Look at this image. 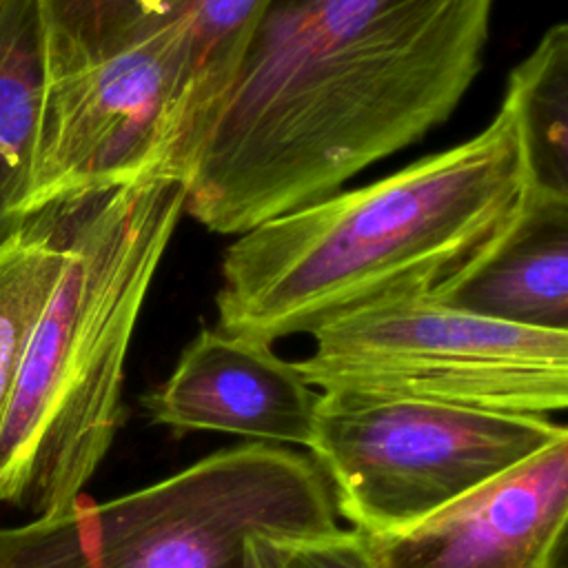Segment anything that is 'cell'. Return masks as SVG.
Returning a JSON list of instances; mask_svg holds the SVG:
<instances>
[{"mask_svg": "<svg viewBox=\"0 0 568 568\" xmlns=\"http://www.w3.org/2000/svg\"><path fill=\"white\" fill-rule=\"evenodd\" d=\"M184 195L182 178L158 173L75 202L64 266L0 426L2 504L62 510L106 457L124 419L131 337Z\"/></svg>", "mask_w": 568, "mask_h": 568, "instance_id": "obj_3", "label": "cell"}, {"mask_svg": "<svg viewBox=\"0 0 568 568\" xmlns=\"http://www.w3.org/2000/svg\"><path fill=\"white\" fill-rule=\"evenodd\" d=\"M568 437L422 524L364 537L377 568H566Z\"/></svg>", "mask_w": 568, "mask_h": 568, "instance_id": "obj_8", "label": "cell"}, {"mask_svg": "<svg viewBox=\"0 0 568 568\" xmlns=\"http://www.w3.org/2000/svg\"><path fill=\"white\" fill-rule=\"evenodd\" d=\"M49 82L104 67L180 104L193 153L264 0H38ZM193 160V158H191Z\"/></svg>", "mask_w": 568, "mask_h": 568, "instance_id": "obj_7", "label": "cell"}, {"mask_svg": "<svg viewBox=\"0 0 568 568\" xmlns=\"http://www.w3.org/2000/svg\"><path fill=\"white\" fill-rule=\"evenodd\" d=\"M73 206L38 213L24 235L0 253V426L33 328L64 266Z\"/></svg>", "mask_w": 568, "mask_h": 568, "instance_id": "obj_13", "label": "cell"}, {"mask_svg": "<svg viewBox=\"0 0 568 568\" xmlns=\"http://www.w3.org/2000/svg\"><path fill=\"white\" fill-rule=\"evenodd\" d=\"M495 0H264L184 175V213L240 235L315 204L457 109Z\"/></svg>", "mask_w": 568, "mask_h": 568, "instance_id": "obj_1", "label": "cell"}, {"mask_svg": "<svg viewBox=\"0 0 568 568\" xmlns=\"http://www.w3.org/2000/svg\"><path fill=\"white\" fill-rule=\"evenodd\" d=\"M568 437L544 415L320 393L311 459L364 537L395 535Z\"/></svg>", "mask_w": 568, "mask_h": 568, "instance_id": "obj_6", "label": "cell"}, {"mask_svg": "<svg viewBox=\"0 0 568 568\" xmlns=\"http://www.w3.org/2000/svg\"><path fill=\"white\" fill-rule=\"evenodd\" d=\"M526 197L501 104L466 142L240 233L220 266L217 328L273 344L379 302L433 297L504 237Z\"/></svg>", "mask_w": 568, "mask_h": 568, "instance_id": "obj_2", "label": "cell"}, {"mask_svg": "<svg viewBox=\"0 0 568 568\" xmlns=\"http://www.w3.org/2000/svg\"><path fill=\"white\" fill-rule=\"evenodd\" d=\"M430 300L504 324L568 331V200L528 189L504 237Z\"/></svg>", "mask_w": 568, "mask_h": 568, "instance_id": "obj_10", "label": "cell"}, {"mask_svg": "<svg viewBox=\"0 0 568 568\" xmlns=\"http://www.w3.org/2000/svg\"><path fill=\"white\" fill-rule=\"evenodd\" d=\"M246 564L248 568H377L366 539L339 526L295 537L255 535L248 539Z\"/></svg>", "mask_w": 568, "mask_h": 568, "instance_id": "obj_14", "label": "cell"}, {"mask_svg": "<svg viewBox=\"0 0 568 568\" xmlns=\"http://www.w3.org/2000/svg\"><path fill=\"white\" fill-rule=\"evenodd\" d=\"M320 390L282 359L273 344L202 328L171 375L142 397L151 422L175 435L209 430L255 444L311 448Z\"/></svg>", "mask_w": 568, "mask_h": 568, "instance_id": "obj_9", "label": "cell"}, {"mask_svg": "<svg viewBox=\"0 0 568 568\" xmlns=\"http://www.w3.org/2000/svg\"><path fill=\"white\" fill-rule=\"evenodd\" d=\"M519 133L528 189L568 200V27L544 31L510 71L501 102Z\"/></svg>", "mask_w": 568, "mask_h": 568, "instance_id": "obj_12", "label": "cell"}, {"mask_svg": "<svg viewBox=\"0 0 568 568\" xmlns=\"http://www.w3.org/2000/svg\"><path fill=\"white\" fill-rule=\"evenodd\" d=\"M295 362L320 393L544 415L568 404V331L504 324L430 297L326 322Z\"/></svg>", "mask_w": 568, "mask_h": 568, "instance_id": "obj_5", "label": "cell"}, {"mask_svg": "<svg viewBox=\"0 0 568 568\" xmlns=\"http://www.w3.org/2000/svg\"><path fill=\"white\" fill-rule=\"evenodd\" d=\"M49 89L38 0H0V253L29 229V193Z\"/></svg>", "mask_w": 568, "mask_h": 568, "instance_id": "obj_11", "label": "cell"}, {"mask_svg": "<svg viewBox=\"0 0 568 568\" xmlns=\"http://www.w3.org/2000/svg\"><path fill=\"white\" fill-rule=\"evenodd\" d=\"M311 457L246 442L144 488L0 526V568H248L255 535L337 528Z\"/></svg>", "mask_w": 568, "mask_h": 568, "instance_id": "obj_4", "label": "cell"}]
</instances>
